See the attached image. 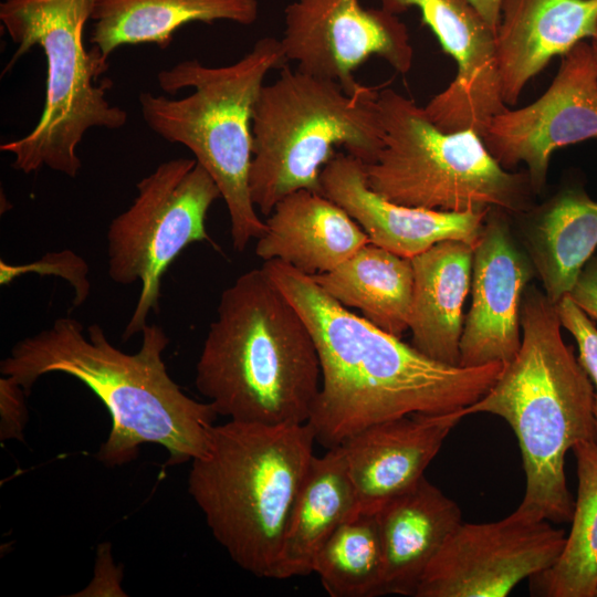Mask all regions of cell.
Listing matches in <instances>:
<instances>
[{
    "instance_id": "cell-1",
    "label": "cell",
    "mask_w": 597,
    "mask_h": 597,
    "mask_svg": "<svg viewBox=\"0 0 597 597\" xmlns=\"http://www.w3.org/2000/svg\"><path fill=\"white\" fill-rule=\"evenodd\" d=\"M263 269L308 326L321 387L307 421L326 449L374 423L413 412H449L480 399L503 364L447 365L352 313L310 276L279 260Z\"/></svg>"
},
{
    "instance_id": "cell-2",
    "label": "cell",
    "mask_w": 597,
    "mask_h": 597,
    "mask_svg": "<svg viewBox=\"0 0 597 597\" xmlns=\"http://www.w3.org/2000/svg\"><path fill=\"white\" fill-rule=\"evenodd\" d=\"M142 335L139 350L127 354L107 339L101 325H90L85 335L77 320L59 317L14 344L0 371L27 396L41 376L51 373L86 385L112 418L96 454L107 467L133 461L144 443L164 447L169 465L191 462L206 452L218 413L210 402L187 396L169 376L163 358L169 338L163 328L147 324Z\"/></svg>"
},
{
    "instance_id": "cell-3",
    "label": "cell",
    "mask_w": 597,
    "mask_h": 597,
    "mask_svg": "<svg viewBox=\"0 0 597 597\" xmlns=\"http://www.w3.org/2000/svg\"><path fill=\"white\" fill-rule=\"evenodd\" d=\"M197 390L229 420L306 423L321 364L301 314L261 266L221 294L196 366Z\"/></svg>"
},
{
    "instance_id": "cell-4",
    "label": "cell",
    "mask_w": 597,
    "mask_h": 597,
    "mask_svg": "<svg viewBox=\"0 0 597 597\" xmlns=\"http://www.w3.org/2000/svg\"><path fill=\"white\" fill-rule=\"evenodd\" d=\"M520 323L519 352L503 364L489 390L463 410L465 416H499L514 431L526 481L517 509L552 523H570L575 500L565 457L579 441H597L594 388L562 337L556 304L534 285L524 290Z\"/></svg>"
},
{
    "instance_id": "cell-5",
    "label": "cell",
    "mask_w": 597,
    "mask_h": 597,
    "mask_svg": "<svg viewBox=\"0 0 597 597\" xmlns=\"http://www.w3.org/2000/svg\"><path fill=\"white\" fill-rule=\"evenodd\" d=\"M310 425H214L191 461L188 491L216 541L242 569L275 578L285 525L314 457Z\"/></svg>"
},
{
    "instance_id": "cell-6",
    "label": "cell",
    "mask_w": 597,
    "mask_h": 597,
    "mask_svg": "<svg viewBox=\"0 0 597 597\" xmlns=\"http://www.w3.org/2000/svg\"><path fill=\"white\" fill-rule=\"evenodd\" d=\"M280 40L259 39L250 52L223 66L197 59L157 74L159 87L182 98L139 94L142 116L163 139L186 146L218 186L230 216L232 245L243 251L265 231L249 187L252 160V116L266 75L286 65Z\"/></svg>"
},
{
    "instance_id": "cell-7",
    "label": "cell",
    "mask_w": 597,
    "mask_h": 597,
    "mask_svg": "<svg viewBox=\"0 0 597 597\" xmlns=\"http://www.w3.org/2000/svg\"><path fill=\"white\" fill-rule=\"evenodd\" d=\"M378 94L365 85L350 93L334 80L281 67L253 109L249 187L254 207L268 217L294 191L322 192L321 172L336 147L364 164L374 161L384 142Z\"/></svg>"
},
{
    "instance_id": "cell-8",
    "label": "cell",
    "mask_w": 597,
    "mask_h": 597,
    "mask_svg": "<svg viewBox=\"0 0 597 597\" xmlns=\"http://www.w3.org/2000/svg\"><path fill=\"white\" fill-rule=\"evenodd\" d=\"M95 0H3L0 21L18 45L3 69L39 46L46 62L45 96L42 113L29 134L0 145L11 154V166L23 174L43 167L71 178L82 161L77 147L91 128L119 129L127 113L112 105L106 91L109 78L100 82L108 60L84 45V29L91 20ZM2 73V74H3Z\"/></svg>"
},
{
    "instance_id": "cell-9",
    "label": "cell",
    "mask_w": 597,
    "mask_h": 597,
    "mask_svg": "<svg viewBox=\"0 0 597 597\" xmlns=\"http://www.w3.org/2000/svg\"><path fill=\"white\" fill-rule=\"evenodd\" d=\"M378 106L383 147L364 164L373 191L401 206L447 212L526 207L527 174L504 169L476 132L441 130L423 107L392 88L379 92Z\"/></svg>"
},
{
    "instance_id": "cell-10",
    "label": "cell",
    "mask_w": 597,
    "mask_h": 597,
    "mask_svg": "<svg viewBox=\"0 0 597 597\" xmlns=\"http://www.w3.org/2000/svg\"><path fill=\"white\" fill-rule=\"evenodd\" d=\"M137 196L107 230L108 275L117 284H142L123 339L142 333L158 312L161 277L192 242L209 241L205 221L221 192L195 158L161 163L136 185Z\"/></svg>"
},
{
    "instance_id": "cell-11",
    "label": "cell",
    "mask_w": 597,
    "mask_h": 597,
    "mask_svg": "<svg viewBox=\"0 0 597 597\" xmlns=\"http://www.w3.org/2000/svg\"><path fill=\"white\" fill-rule=\"evenodd\" d=\"M565 542L563 530L520 509L495 522H462L428 565L415 597H505L552 567Z\"/></svg>"
},
{
    "instance_id": "cell-12",
    "label": "cell",
    "mask_w": 597,
    "mask_h": 597,
    "mask_svg": "<svg viewBox=\"0 0 597 597\" xmlns=\"http://www.w3.org/2000/svg\"><path fill=\"white\" fill-rule=\"evenodd\" d=\"M280 43L296 70L334 80L350 93L363 85L355 71L373 55L401 74L413 60L406 24L383 8H364L360 0H293L284 10Z\"/></svg>"
},
{
    "instance_id": "cell-13",
    "label": "cell",
    "mask_w": 597,
    "mask_h": 597,
    "mask_svg": "<svg viewBox=\"0 0 597 597\" xmlns=\"http://www.w3.org/2000/svg\"><path fill=\"white\" fill-rule=\"evenodd\" d=\"M591 138H597V69L586 41L562 55L556 76L540 98L495 115L482 137L504 169L526 165L535 192L546 184L556 149Z\"/></svg>"
},
{
    "instance_id": "cell-14",
    "label": "cell",
    "mask_w": 597,
    "mask_h": 597,
    "mask_svg": "<svg viewBox=\"0 0 597 597\" xmlns=\"http://www.w3.org/2000/svg\"><path fill=\"white\" fill-rule=\"evenodd\" d=\"M399 14L410 8L436 34L457 64L453 81L423 107L443 132L472 129L481 138L491 119L507 108L503 102L495 31L469 0H380Z\"/></svg>"
},
{
    "instance_id": "cell-15",
    "label": "cell",
    "mask_w": 597,
    "mask_h": 597,
    "mask_svg": "<svg viewBox=\"0 0 597 597\" xmlns=\"http://www.w3.org/2000/svg\"><path fill=\"white\" fill-rule=\"evenodd\" d=\"M503 212L489 211L473 248L472 304L460 339L463 367L505 364L521 346V301L534 266L514 243Z\"/></svg>"
},
{
    "instance_id": "cell-16",
    "label": "cell",
    "mask_w": 597,
    "mask_h": 597,
    "mask_svg": "<svg viewBox=\"0 0 597 597\" xmlns=\"http://www.w3.org/2000/svg\"><path fill=\"white\" fill-rule=\"evenodd\" d=\"M463 409L380 421L339 444L358 513H376L425 476L451 430L467 417Z\"/></svg>"
},
{
    "instance_id": "cell-17",
    "label": "cell",
    "mask_w": 597,
    "mask_h": 597,
    "mask_svg": "<svg viewBox=\"0 0 597 597\" xmlns=\"http://www.w3.org/2000/svg\"><path fill=\"white\" fill-rule=\"evenodd\" d=\"M321 189L360 226L371 243L409 259L446 240L474 248L491 210L447 212L394 203L368 187L360 159L341 153L322 169Z\"/></svg>"
},
{
    "instance_id": "cell-18",
    "label": "cell",
    "mask_w": 597,
    "mask_h": 597,
    "mask_svg": "<svg viewBox=\"0 0 597 597\" xmlns=\"http://www.w3.org/2000/svg\"><path fill=\"white\" fill-rule=\"evenodd\" d=\"M596 35L597 0H502L495 39L505 105L553 57Z\"/></svg>"
},
{
    "instance_id": "cell-19",
    "label": "cell",
    "mask_w": 597,
    "mask_h": 597,
    "mask_svg": "<svg viewBox=\"0 0 597 597\" xmlns=\"http://www.w3.org/2000/svg\"><path fill=\"white\" fill-rule=\"evenodd\" d=\"M369 242L337 203L322 192L301 189L280 200L268 216L255 253L313 276L335 269Z\"/></svg>"
},
{
    "instance_id": "cell-20",
    "label": "cell",
    "mask_w": 597,
    "mask_h": 597,
    "mask_svg": "<svg viewBox=\"0 0 597 597\" xmlns=\"http://www.w3.org/2000/svg\"><path fill=\"white\" fill-rule=\"evenodd\" d=\"M376 516L384 552L381 595L415 596L428 565L463 522L460 506L422 476Z\"/></svg>"
},
{
    "instance_id": "cell-21",
    "label": "cell",
    "mask_w": 597,
    "mask_h": 597,
    "mask_svg": "<svg viewBox=\"0 0 597 597\" xmlns=\"http://www.w3.org/2000/svg\"><path fill=\"white\" fill-rule=\"evenodd\" d=\"M411 345L437 362L460 366L462 308L471 290L473 247L446 240L410 258Z\"/></svg>"
},
{
    "instance_id": "cell-22",
    "label": "cell",
    "mask_w": 597,
    "mask_h": 597,
    "mask_svg": "<svg viewBox=\"0 0 597 597\" xmlns=\"http://www.w3.org/2000/svg\"><path fill=\"white\" fill-rule=\"evenodd\" d=\"M356 514L357 498L339 447L314 455L285 525L275 579L312 574L318 551Z\"/></svg>"
},
{
    "instance_id": "cell-23",
    "label": "cell",
    "mask_w": 597,
    "mask_h": 597,
    "mask_svg": "<svg viewBox=\"0 0 597 597\" xmlns=\"http://www.w3.org/2000/svg\"><path fill=\"white\" fill-rule=\"evenodd\" d=\"M258 15V0H95L90 42L108 60L124 45L155 44L165 50L188 23L251 25Z\"/></svg>"
},
{
    "instance_id": "cell-24",
    "label": "cell",
    "mask_w": 597,
    "mask_h": 597,
    "mask_svg": "<svg viewBox=\"0 0 597 597\" xmlns=\"http://www.w3.org/2000/svg\"><path fill=\"white\" fill-rule=\"evenodd\" d=\"M345 307L383 331L401 337L409 329L413 271L411 260L371 242L335 269L311 276Z\"/></svg>"
},
{
    "instance_id": "cell-25",
    "label": "cell",
    "mask_w": 597,
    "mask_h": 597,
    "mask_svg": "<svg viewBox=\"0 0 597 597\" xmlns=\"http://www.w3.org/2000/svg\"><path fill=\"white\" fill-rule=\"evenodd\" d=\"M534 270L547 298L568 295L597 248V202L570 189L555 197L527 234Z\"/></svg>"
},
{
    "instance_id": "cell-26",
    "label": "cell",
    "mask_w": 597,
    "mask_h": 597,
    "mask_svg": "<svg viewBox=\"0 0 597 597\" xmlns=\"http://www.w3.org/2000/svg\"><path fill=\"white\" fill-rule=\"evenodd\" d=\"M572 450L578 479L572 527L556 563L528 578L536 596L595 597L597 588V441H579Z\"/></svg>"
},
{
    "instance_id": "cell-27",
    "label": "cell",
    "mask_w": 597,
    "mask_h": 597,
    "mask_svg": "<svg viewBox=\"0 0 597 597\" xmlns=\"http://www.w3.org/2000/svg\"><path fill=\"white\" fill-rule=\"evenodd\" d=\"M313 573L331 597L380 596L384 552L376 513L343 523L315 556Z\"/></svg>"
},
{
    "instance_id": "cell-28",
    "label": "cell",
    "mask_w": 597,
    "mask_h": 597,
    "mask_svg": "<svg viewBox=\"0 0 597 597\" xmlns=\"http://www.w3.org/2000/svg\"><path fill=\"white\" fill-rule=\"evenodd\" d=\"M556 310L562 323L575 338L578 348V359L587 373L594 388V418L597 438V327L593 320L579 308L569 295L556 303Z\"/></svg>"
},
{
    "instance_id": "cell-29",
    "label": "cell",
    "mask_w": 597,
    "mask_h": 597,
    "mask_svg": "<svg viewBox=\"0 0 597 597\" xmlns=\"http://www.w3.org/2000/svg\"><path fill=\"white\" fill-rule=\"evenodd\" d=\"M25 391L8 377L0 379L1 440H23V430L28 419Z\"/></svg>"
},
{
    "instance_id": "cell-30",
    "label": "cell",
    "mask_w": 597,
    "mask_h": 597,
    "mask_svg": "<svg viewBox=\"0 0 597 597\" xmlns=\"http://www.w3.org/2000/svg\"><path fill=\"white\" fill-rule=\"evenodd\" d=\"M568 295L591 320L597 321V255L587 261Z\"/></svg>"
},
{
    "instance_id": "cell-31",
    "label": "cell",
    "mask_w": 597,
    "mask_h": 597,
    "mask_svg": "<svg viewBox=\"0 0 597 597\" xmlns=\"http://www.w3.org/2000/svg\"><path fill=\"white\" fill-rule=\"evenodd\" d=\"M480 12L486 23L495 31L500 22L502 0H469Z\"/></svg>"
},
{
    "instance_id": "cell-32",
    "label": "cell",
    "mask_w": 597,
    "mask_h": 597,
    "mask_svg": "<svg viewBox=\"0 0 597 597\" xmlns=\"http://www.w3.org/2000/svg\"><path fill=\"white\" fill-rule=\"evenodd\" d=\"M589 44L591 48L593 56H594L596 69H597V35L590 40Z\"/></svg>"
},
{
    "instance_id": "cell-33",
    "label": "cell",
    "mask_w": 597,
    "mask_h": 597,
    "mask_svg": "<svg viewBox=\"0 0 597 597\" xmlns=\"http://www.w3.org/2000/svg\"><path fill=\"white\" fill-rule=\"evenodd\" d=\"M595 597H597V588H596V591H595Z\"/></svg>"
}]
</instances>
